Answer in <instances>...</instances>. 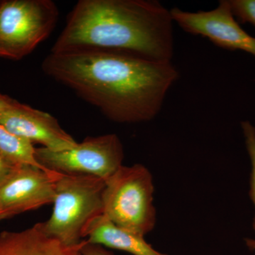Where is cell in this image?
I'll return each instance as SVG.
<instances>
[{
    "label": "cell",
    "instance_id": "obj_10",
    "mask_svg": "<svg viewBox=\"0 0 255 255\" xmlns=\"http://www.w3.org/2000/svg\"><path fill=\"white\" fill-rule=\"evenodd\" d=\"M83 241L78 246H65L43 232L38 223L23 231L0 233V255H82Z\"/></svg>",
    "mask_w": 255,
    "mask_h": 255
},
{
    "label": "cell",
    "instance_id": "obj_2",
    "mask_svg": "<svg viewBox=\"0 0 255 255\" xmlns=\"http://www.w3.org/2000/svg\"><path fill=\"white\" fill-rule=\"evenodd\" d=\"M174 21L154 0H80L50 53L90 50L171 62Z\"/></svg>",
    "mask_w": 255,
    "mask_h": 255
},
{
    "label": "cell",
    "instance_id": "obj_13",
    "mask_svg": "<svg viewBox=\"0 0 255 255\" xmlns=\"http://www.w3.org/2000/svg\"><path fill=\"white\" fill-rule=\"evenodd\" d=\"M242 129L246 139L247 150L251 160V171L250 177V197L255 207V127L249 122L241 124ZM255 231V215L253 223Z\"/></svg>",
    "mask_w": 255,
    "mask_h": 255
},
{
    "label": "cell",
    "instance_id": "obj_1",
    "mask_svg": "<svg viewBox=\"0 0 255 255\" xmlns=\"http://www.w3.org/2000/svg\"><path fill=\"white\" fill-rule=\"evenodd\" d=\"M41 67L50 78L119 124L155 119L179 76L172 61L90 50L50 53Z\"/></svg>",
    "mask_w": 255,
    "mask_h": 255
},
{
    "label": "cell",
    "instance_id": "obj_11",
    "mask_svg": "<svg viewBox=\"0 0 255 255\" xmlns=\"http://www.w3.org/2000/svg\"><path fill=\"white\" fill-rule=\"evenodd\" d=\"M85 238L90 244L127 252L132 255H166L154 249L143 236L119 227L104 215L90 223Z\"/></svg>",
    "mask_w": 255,
    "mask_h": 255
},
{
    "label": "cell",
    "instance_id": "obj_7",
    "mask_svg": "<svg viewBox=\"0 0 255 255\" xmlns=\"http://www.w3.org/2000/svg\"><path fill=\"white\" fill-rule=\"evenodd\" d=\"M60 173L15 165L0 182V221L53 204Z\"/></svg>",
    "mask_w": 255,
    "mask_h": 255
},
{
    "label": "cell",
    "instance_id": "obj_15",
    "mask_svg": "<svg viewBox=\"0 0 255 255\" xmlns=\"http://www.w3.org/2000/svg\"><path fill=\"white\" fill-rule=\"evenodd\" d=\"M82 255H114L105 249L104 247L98 245L90 244L84 241L81 248Z\"/></svg>",
    "mask_w": 255,
    "mask_h": 255
},
{
    "label": "cell",
    "instance_id": "obj_9",
    "mask_svg": "<svg viewBox=\"0 0 255 255\" xmlns=\"http://www.w3.org/2000/svg\"><path fill=\"white\" fill-rule=\"evenodd\" d=\"M0 126L10 132L53 151L68 150L78 144L50 114L18 101L0 112Z\"/></svg>",
    "mask_w": 255,
    "mask_h": 255
},
{
    "label": "cell",
    "instance_id": "obj_3",
    "mask_svg": "<svg viewBox=\"0 0 255 255\" xmlns=\"http://www.w3.org/2000/svg\"><path fill=\"white\" fill-rule=\"evenodd\" d=\"M105 188V181L100 178L60 173L53 212L41 223L43 232L65 246H80L90 223L104 215Z\"/></svg>",
    "mask_w": 255,
    "mask_h": 255
},
{
    "label": "cell",
    "instance_id": "obj_6",
    "mask_svg": "<svg viewBox=\"0 0 255 255\" xmlns=\"http://www.w3.org/2000/svg\"><path fill=\"white\" fill-rule=\"evenodd\" d=\"M37 160L45 168L64 174H80L106 181L122 165L123 145L117 135L86 137L72 148L61 151L36 148Z\"/></svg>",
    "mask_w": 255,
    "mask_h": 255
},
{
    "label": "cell",
    "instance_id": "obj_14",
    "mask_svg": "<svg viewBox=\"0 0 255 255\" xmlns=\"http://www.w3.org/2000/svg\"><path fill=\"white\" fill-rule=\"evenodd\" d=\"M231 11L238 22L255 26V0H228Z\"/></svg>",
    "mask_w": 255,
    "mask_h": 255
},
{
    "label": "cell",
    "instance_id": "obj_16",
    "mask_svg": "<svg viewBox=\"0 0 255 255\" xmlns=\"http://www.w3.org/2000/svg\"><path fill=\"white\" fill-rule=\"evenodd\" d=\"M14 166L0 155V182L9 173Z\"/></svg>",
    "mask_w": 255,
    "mask_h": 255
},
{
    "label": "cell",
    "instance_id": "obj_17",
    "mask_svg": "<svg viewBox=\"0 0 255 255\" xmlns=\"http://www.w3.org/2000/svg\"><path fill=\"white\" fill-rule=\"evenodd\" d=\"M16 101L9 97V96L0 93V112L14 105Z\"/></svg>",
    "mask_w": 255,
    "mask_h": 255
},
{
    "label": "cell",
    "instance_id": "obj_12",
    "mask_svg": "<svg viewBox=\"0 0 255 255\" xmlns=\"http://www.w3.org/2000/svg\"><path fill=\"white\" fill-rule=\"evenodd\" d=\"M0 155L13 165H31L45 168L37 160L33 144L0 126Z\"/></svg>",
    "mask_w": 255,
    "mask_h": 255
},
{
    "label": "cell",
    "instance_id": "obj_8",
    "mask_svg": "<svg viewBox=\"0 0 255 255\" xmlns=\"http://www.w3.org/2000/svg\"><path fill=\"white\" fill-rule=\"evenodd\" d=\"M170 11L174 23L184 31L207 38L224 49L242 50L255 57V37L241 27L228 0H221L210 11L191 12L177 7Z\"/></svg>",
    "mask_w": 255,
    "mask_h": 255
},
{
    "label": "cell",
    "instance_id": "obj_18",
    "mask_svg": "<svg viewBox=\"0 0 255 255\" xmlns=\"http://www.w3.org/2000/svg\"><path fill=\"white\" fill-rule=\"evenodd\" d=\"M246 246L251 251H255V239L251 238H247L246 239Z\"/></svg>",
    "mask_w": 255,
    "mask_h": 255
},
{
    "label": "cell",
    "instance_id": "obj_4",
    "mask_svg": "<svg viewBox=\"0 0 255 255\" xmlns=\"http://www.w3.org/2000/svg\"><path fill=\"white\" fill-rule=\"evenodd\" d=\"M153 195L148 169L140 164L122 165L105 181L104 216L119 227L144 237L155 226Z\"/></svg>",
    "mask_w": 255,
    "mask_h": 255
},
{
    "label": "cell",
    "instance_id": "obj_5",
    "mask_svg": "<svg viewBox=\"0 0 255 255\" xmlns=\"http://www.w3.org/2000/svg\"><path fill=\"white\" fill-rule=\"evenodd\" d=\"M59 18L51 0L0 1V58L20 60L53 32Z\"/></svg>",
    "mask_w": 255,
    "mask_h": 255
}]
</instances>
